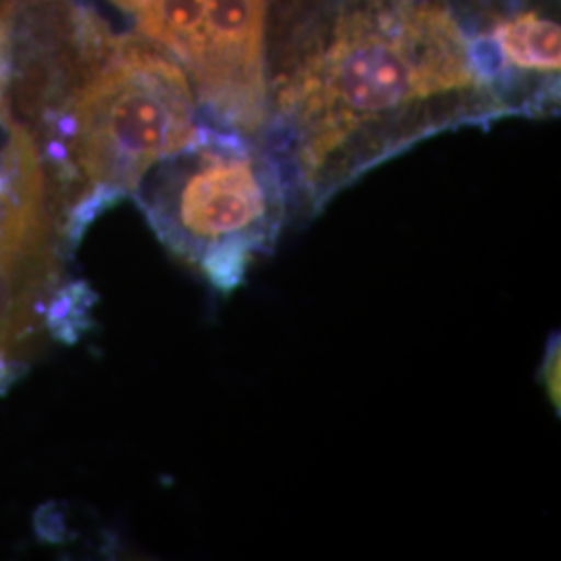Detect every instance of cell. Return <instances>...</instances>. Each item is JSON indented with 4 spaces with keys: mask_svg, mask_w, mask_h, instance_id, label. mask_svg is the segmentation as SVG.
<instances>
[{
    "mask_svg": "<svg viewBox=\"0 0 561 561\" xmlns=\"http://www.w3.org/2000/svg\"><path fill=\"white\" fill-rule=\"evenodd\" d=\"M55 280L57 241L41 152L11 121L0 141V389L13 381L9 360L38 329Z\"/></svg>",
    "mask_w": 561,
    "mask_h": 561,
    "instance_id": "5b68a950",
    "label": "cell"
},
{
    "mask_svg": "<svg viewBox=\"0 0 561 561\" xmlns=\"http://www.w3.org/2000/svg\"><path fill=\"white\" fill-rule=\"evenodd\" d=\"M136 192L169 250L221 291L236 289L256 256L271 252L291 204L264 144L208 123Z\"/></svg>",
    "mask_w": 561,
    "mask_h": 561,
    "instance_id": "3957f363",
    "label": "cell"
},
{
    "mask_svg": "<svg viewBox=\"0 0 561 561\" xmlns=\"http://www.w3.org/2000/svg\"><path fill=\"white\" fill-rule=\"evenodd\" d=\"M175 60L213 127L264 141L271 0H106Z\"/></svg>",
    "mask_w": 561,
    "mask_h": 561,
    "instance_id": "277c9868",
    "label": "cell"
},
{
    "mask_svg": "<svg viewBox=\"0 0 561 561\" xmlns=\"http://www.w3.org/2000/svg\"><path fill=\"white\" fill-rule=\"evenodd\" d=\"M67 101L55 113V162L81 183L65 236L80 240L106 204L134 194L206 125L180 65L138 34H115L81 11L67 50Z\"/></svg>",
    "mask_w": 561,
    "mask_h": 561,
    "instance_id": "7a4b0ae2",
    "label": "cell"
},
{
    "mask_svg": "<svg viewBox=\"0 0 561 561\" xmlns=\"http://www.w3.org/2000/svg\"><path fill=\"white\" fill-rule=\"evenodd\" d=\"M13 11L0 4V131L9 125V111H7V88L11 78V34H9V21Z\"/></svg>",
    "mask_w": 561,
    "mask_h": 561,
    "instance_id": "8992f818",
    "label": "cell"
},
{
    "mask_svg": "<svg viewBox=\"0 0 561 561\" xmlns=\"http://www.w3.org/2000/svg\"><path fill=\"white\" fill-rule=\"evenodd\" d=\"M560 42V0H271L262 144L319 213L431 136L551 113Z\"/></svg>",
    "mask_w": 561,
    "mask_h": 561,
    "instance_id": "6da1fadb",
    "label": "cell"
}]
</instances>
